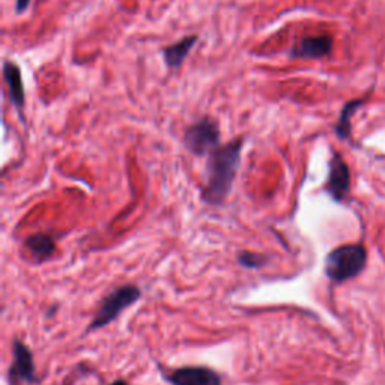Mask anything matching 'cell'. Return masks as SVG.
<instances>
[{
    "label": "cell",
    "mask_w": 385,
    "mask_h": 385,
    "mask_svg": "<svg viewBox=\"0 0 385 385\" xmlns=\"http://www.w3.org/2000/svg\"><path fill=\"white\" fill-rule=\"evenodd\" d=\"M244 139H236L219 146L210 154L205 169V185L202 190L203 202L220 205L231 193L233 180L241 163Z\"/></svg>",
    "instance_id": "6da1fadb"
},
{
    "label": "cell",
    "mask_w": 385,
    "mask_h": 385,
    "mask_svg": "<svg viewBox=\"0 0 385 385\" xmlns=\"http://www.w3.org/2000/svg\"><path fill=\"white\" fill-rule=\"evenodd\" d=\"M366 259V250L361 245H343L327 256L325 273L334 282L349 280L363 271Z\"/></svg>",
    "instance_id": "7a4b0ae2"
},
{
    "label": "cell",
    "mask_w": 385,
    "mask_h": 385,
    "mask_svg": "<svg viewBox=\"0 0 385 385\" xmlns=\"http://www.w3.org/2000/svg\"><path fill=\"white\" fill-rule=\"evenodd\" d=\"M142 298V291L134 284H125L110 292L101 303L100 309L96 310L91 325L87 327V333L100 330L106 325L112 324L124 310L131 307Z\"/></svg>",
    "instance_id": "3957f363"
},
{
    "label": "cell",
    "mask_w": 385,
    "mask_h": 385,
    "mask_svg": "<svg viewBox=\"0 0 385 385\" xmlns=\"http://www.w3.org/2000/svg\"><path fill=\"white\" fill-rule=\"evenodd\" d=\"M220 143V128L212 117H202L196 124L187 128L184 145L187 150L197 157L211 154Z\"/></svg>",
    "instance_id": "277c9868"
},
{
    "label": "cell",
    "mask_w": 385,
    "mask_h": 385,
    "mask_svg": "<svg viewBox=\"0 0 385 385\" xmlns=\"http://www.w3.org/2000/svg\"><path fill=\"white\" fill-rule=\"evenodd\" d=\"M14 361L8 370L9 385L34 384L36 381L34 355L23 342L15 340L13 344Z\"/></svg>",
    "instance_id": "5b68a950"
},
{
    "label": "cell",
    "mask_w": 385,
    "mask_h": 385,
    "mask_svg": "<svg viewBox=\"0 0 385 385\" xmlns=\"http://www.w3.org/2000/svg\"><path fill=\"white\" fill-rule=\"evenodd\" d=\"M163 377L172 385H221L220 375L203 366H184L167 372L163 370Z\"/></svg>",
    "instance_id": "8992f818"
},
{
    "label": "cell",
    "mask_w": 385,
    "mask_h": 385,
    "mask_svg": "<svg viewBox=\"0 0 385 385\" xmlns=\"http://www.w3.org/2000/svg\"><path fill=\"white\" fill-rule=\"evenodd\" d=\"M333 48V38L328 35L309 36L293 45L291 50L292 59H319L327 56Z\"/></svg>",
    "instance_id": "52a82bcc"
},
{
    "label": "cell",
    "mask_w": 385,
    "mask_h": 385,
    "mask_svg": "<svg viewBox=\"0 0 385 385\" xmlns=\"http://www.w3.org/2000/svg\"><path fill=\"white\" fill-rule=\"evenodd\" d=\"M327 190L335 201H342L349 190V169L339 154L331 158Z\"/></svg>",
    "instance_id": "ba28073f"
},
{
    "label": "cell",
    "mask_w": 385,
    "mask_h": 385,
    "mask_svg": "<svg viewBox=\"0 0 385 385\" xmlns=\"http://www.w3.org/2000/svg\"><path fill=\"white\" fill-rule=\"evenodd\" d=\"M3 78L6 82V86L9 89V96H11V103L15 106L18 113L22 115V110L24 107V86L22 78V70L18 65L5 61L3 62Z\"/></svg>",
    "instance_id": "9c48e42d"
},
{
    "label": "cell",
    "mask_w": 385,
    "mask_h": 385,
    "mask_svg": "<svg viewBox=\"0 0 385 385\" xmlns=\"http://www.w3.org/2000/svg\"><path fill=\"white\" fill-rule=\"evenodd\" d=\"M24 245L38 263L48 261L56 252L55 240L47 233H35L32 236H29L24 241Z\"/></svg>",
    "instance_id": "30bf717a"
},
{
    "label": "cell",
    "mask_w": 385,
    "mask_h": 385,
    "mask_svg": "<svg viewBox=\"0 0 385 385\" xmlns=\"http://www.w3.org/2000/svg\"><path fill=\"white\" fill-rule=\"evenodd\" d=\"M196 43H197V35H189L184 39H181V41L166 47L163 50L166 65L169 66L170 70H176V68H180L184 64L185 57L189 56V53L191 52V48L194 47Z\"/></svg>",
    "instance_id": "8fae6325"
},
{
    "label": "cell",
    "mask_w": 385,
    "mask_h": 385,
    "mask_svg": "<svg viewBox=\"0 0 385 385\" xmlns=\"http://www.w3.org/2000/svg\"><path fill=\"white\" fill-rule=\"evenodd\" d=\"M363 101H351L348 103L347 106L343 107V110L340 113V119H339V124L337 126H335V131H337V136L340 137V139H347V137L349 136V131H351V116L352 113L357 110V107L361 104Z\"/></svg>",
    "instance_id": "7c38bea8"
},
{
    "label": "cell",
    "mask_w": 385,
    "mask_h": 385,
    "mask_svg": "<svg viewBox=\"0 0 385 385\" xmlns=\"http://www.w3.org/2000/svg\"><path fill=\"white\" fill-rule=\"evenodd\" d=\"M238 262L249 270H259L266 263V258L263 254L254 252H241L238 254Z\"/></svg>",
    "instance_id": "4fadbf2b"
},
{
    "label": "cell",
    "mask_w": 385,
    "mask_h": 385,
    "mask_svg": "<svg viewBox=\"0 0 385 385\" xmlns=\"http://www.w3.org/2000/svg\"><path fill=\"white\" fill-rule=\"evenodd\" d=\"M29 3H31V0H17V2H15V11L18 14L24 13L26 9H27V6H29Z\"/></svg>",
    "instance_id": "5bb4252c"
},
{
    "label": "cell",
    "mask_w": 385,
    "mask_h": 385,
    "mask_svg": "<svg viewBox=\"0 0 385 385\" xmlns=\"http://www.w3.org/2000/svg\"><path fill=\"white\" fill-rule=\"evenodd\" d=\"M110 385H128L125 381H122V379H117V381H115V382H112Z\"/></svg>",
    "instance_id": "9a60e30c"
}]
</instances>
